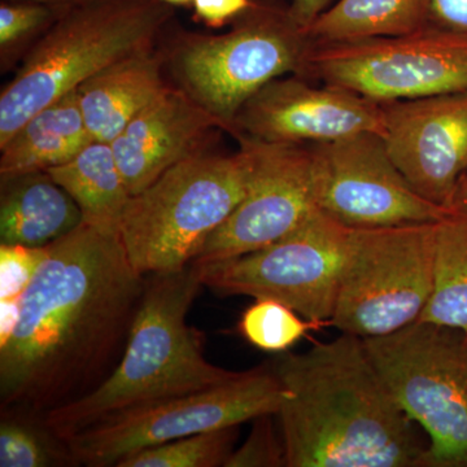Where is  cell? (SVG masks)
<instances>
[{
  "mask_svg": "<svg viewBox=\"0 0 467 467\" xmlns=\"http://www.w3.org/2000/svg\"><path fill=\"white\" fill-rule=\"evenodd\" d=\"M147 276L119 233L82 223L47 245L0 347V408L45 417L101 386L124 355Z\"/></svg>",
  "mask_w": 467,
  "mask_h": 467,
  "instance_id": "6da1fadb",
  "label": "cell"
},
{
  "mask_svg": "<svg viewBox=\"0 0 467 467\" xmlns=\"http://www.w3.org/2000/svg\"><path fill=\"white\" fill-rule=\"evenodd\" d=\"M287 396L276 417L287 467L425 466L427 444L399 407L364 339L342 333L272 364Z\"/></svg>",
  "mask_w": 467,
  "mask_h": 467,
  "instance_id": "7a4b0ae2",
  "label": "cell"
},
{
  "mask_svg": "<svg viewBox=\"0 0 467 467\" xmlns=\"http://www.w3.org/2000/svg\"><path fill=\"white\" fill-rule=\"evenodd\" d=\"M202 287L195 264L147 275L121 361L109 379L84 398L46 414V425L72 438L110 414L229 382L242 371L209 362L202 335L187 322Z\"/></svg>",
  "mask_w": 467,
  "mask_h": 467,
  "instance_id": "3957f363",
  "label": "cell"
},
{
  "mask_svg": "<svg viewBox=\"0 0 467 467\" xmlns=\"http://www.w3.org/2000/svg\"><path fill=\"white\" fill-rule=\"evenodd\" d=\"M173 16L159 0H91L64 11L0 92V146L100 70L156 48Z\"/></svg>",
  "mask_w": 467,
  "mask_h": 467,
  "instance_id": "277c9868",
  "label": "cell"
},
{
  "mask_svg": "<svg viewBox=\"0 0 467 467\" xmlns=\"http://www.w3.org/2000/svg\"><path fill=\"white\" fill-rule=\"evenodd\" d=\"M168 34L159 50L169 84L216 117L227 133L243 104L264 86L303 76L312 46L284 0H252L223 34L171 26Z\"/></svg>",
  "mask_w": 467,
  "mask_h": 467,
  "instance_id": "5b68a950",
  "label": "cell"
},
{
  "mask_svg": "<svg viewBox=\"0 0 467 467\" xmlns=\"http://www.w3.org/2000/svg\"><path fill=\"white\" fill-rule=\"evenodd\" d=\"M232 155L205 150L165 171L126 205L119 235L144 276L192 265L202 245L243 201L254 171L251 143Z\"/></svg>",
  "mask_w": 467,
  "mask_h": 467,
  "instance_id": "8992f818",
  "label": "cell"
},
{
  "mask_svg": "<svg viewBox=\"0 0 467 467\" xmlns=\"http://www.w3.org/2000/svg\"><path fill=\"white\" fill-rule=\"evenodd\" d=\"M364 343L399 407L429 438L425 466L467 467V334L416 321Z\"/></svg>",
  "mask_w": 467,
  "mask_h": 467,
  "instance_id": "52a82bcc",
  "label": "cell"
},
{
  "mask_svg": "<svg viewBox=\"0 0 467 467\" xmlns=\"http://www.w3.org/2000/svg\"><path fill=\"white\" fill-rule=\"evenodd\" d=\"M435 226L352 227L330 326L368 339L418 321L434 291Z\"/></svg>",
  "mask_w": 467,
  "mask_h": 467,
  "instance_id": "ba28073f",
  "label": "cell"
},
{
  "mask_svg": "<svg viewBox=\"0 0 467 467\" xmlns=\"http://www.w3.org/2000/svg\"><path fill=\"white\" fill-rule=\"evenodd\" d=\"M287 393L272 368H254L220 386L110 414L67 442L77 465L112 467L143 448L276 416Z\"/></svg>",
  "mask_w": 467,
  "mask_h": 467,
  "instance_id": "9c48e42d",
  "label": "cell"
},
{
  "mask_svg": "<svg viewBox=\"0 0 467 467\" xmlns=\"http://www.w3.org/2000/svg\"><path fill=\"white\" fill-rule=\"evenodd\" d=\"M303 78L379 104L467 91V34L429 24L402 36L312 43Z\"/></svg>",
  "mask_w": 467,
  "mask_h": 467,
  "instance_id": "30bf717a",
  "label": "cell"
},
{
  "mask_svg": "<svg viewBox=\"0 0 467 467\" xmlns=\"http://www.w3.org/2000/svg\"><path fill=\"white\" fill-rule=\"evenodd\" d=\"M352 227L316 211L296 230L261 250L195 264L202 285L225 296L281 301L309 321L331 325Z\"/></svg>",
  "mask_w": 467,
  "mask_h": 467,
  "instance_id": "8fae6325",
  "label": "cell"
},
{
  "mask_svg": "<svg viewBox=\"0 0 467 467\" xmlns=\"http://www.w3.org/2000/svg\"><path fill=\"white\" fill-rule=\"evenodd\" d=\"M319 211L353 229L438 223L451 214L420 196L392 161L382 135L312 144Z\"/></svg>",
  "mask_w": 467,
  "mask_h": 467,
  "instance_id": "7c38bea8",
  "label": "cell"
},
{
  "mask_svg": "<svg viewBox=\"0 0 467 467\" xmlns=\"http://www.w3.org/2000/svg\"><path fill=\"white\" fill-rule=\"evenodd\" d=\"M239 138L247 140L254 149L250 189L232 216L209 236L192 264L213 263L261 250L296 230L318 211L312 144Z\"/></svg>",
  "mask_w": 467,
  "mask_h": 467,
  "instance_id": "4fadbf2b",
  "label": "cell"
},
{
  "mask_svg": "<svg viewBox=\"0 0 467 467\" xmlns=\"http://www.w3.org/2000/svg\"><path fill=\"white\" fill-rule=\"evenodd\" d=\"M384 133L383 104L299 76L276 78L250 98L234 119V138L270 143L322 144Z\"/></svg>",
  "mask_w": 467,
  "mask_h": 467,
  "instance_id": "5bb4252c",
  "label": "cell"
},
{
  "mask_svg": "<svg viewBox=\"0 0 467 467\" xmlns=\"http://www.w3.org/2000/svg\"><path fill=\"white\" fill-rule=\"evenodd\" d=\"M392 161L427 201L454 209L467 171V91L383 104Z\"/></svg>",
  "mask_w": 467,
  "mask_h": 467,
  "instance_id": "9a60e30c",
  "label": "cell"
},
{
  "mask_svg": "<svg viewBox=\"0 0 467 467\" xmlns=\"http://www.w3.org/2000/svg\"><path fill=\"white\" fill-rule=\"evenodd\" d=\"M216 117L169 84L110 142L129 193L137 195L165 171L208 150Z\"/></svg>",
  "mask_w": 467,
  "mask_h": 467,
  "instance_id": "2e32d148",
  "label": "cell"
},
{
  "mask_svg": "<svg viewBox=\"0 0 467 467\" xmlns=\"http://www.w3.org/2000/svg\"><path fill=\"white\" fill-rule=\"evenodd\" d=\"M168 85L161 54L153 48L121 58L78 86L77 98L94 140L112 142Z\"/></svg>",
  "mask_w": 467,
  "mask_h": 467,
  "instance_id": "e0dca14e",
  "label": "cell"
},
{
  "mask_svg": "<svg viewBox=\"0 0 467 467\" xmlns=\"http://www.w3.org/2000/svg\"><path fill=\"white\" fill-rule=\"evenodd\" d=\"M82 223L75 199L47 171L2 180L0 244L46 247Z\"/></svg>",
  "mask_w": 467,
  "mask_h": 467,
  "instance_id": "ac0fdd59",
  "label": "cell"
},
{
  "mask_svg": "<svg viewBox=\"0 0 467 467\" xmlns=\"http://www.w3.org/2000/svg\"><path fill=\"white\" fill-rule=\"evenodd\" d=\"M92 142L77 90L69 92L36 112L0 146V180L60 167Z\"/></svg>",
  "mask_w": 467,
  "mask_h": 467,
  "instance_id": "d6986e66",
  "label": "cell"
},
{
  "mask_svg": "<svg viewBox=\"0 0 467 467\" xmlns=\"http://www.w3.org/2000/svg\"><path fill=\"white\" fill-rule=\"evenodd\" d=\"M77 202L84 223L119 233L131 195L109 143L94 140L67 164L47 171Z\"/></svg>",
  "mask_w": 467,
  "mask_h": 467,
  "instance_id": "ffe728a7",
  "label": "cell"
},
{
  "mask_svg": "<svg viewBox=\"0 0 467 467\" xmlns=\"http://www.w3.org/2000/svg\"><path fill=\"white\" fill-rule=\"evenodd\" d=\"M431 0H337L304 33L312 43L402 36L430 24Z\"/></svg>",
  "mask_w": 467,
  "mask_h": 467,
  "instance_id": "44dd1931",
  "label": "cell"
},
{
  "mask_svg": "<svg viewBox=\"0 0 467 467\" xmlns=\"http://www.w3.org/2000/svg\"><path fill=\"white\" fill-rule=\"evenodd\" d=\"M418 321L467 334V209L436 223L434 291Z\"/></svg>",
  "mask_w": 467,
  "mask_h": 467,
  "instance_id": "7402d4cb",
  "label": "cell"
},
{
  "mask_svg": "<svg viewBox=\"0 0 467 467\" xmlns=\"http://www.w3.org/2000/svg\"><path fill=\"white\" fill-rule=\"evenodd\" d=\"M69 445L46 425L45 418L20 410H2L0 466H76Z\"/></svg>",
  "mask_w": 467,
  "mask_h": 467,
  "instance_id": "603a6c76",
  "label": "cell"
},
{
  "mask_svg": "<svg viewBox=\"0 0 467 467\" xmlns=\"http://www.w3.org/2000/svg\"><path fill=\"white\" fill-rule=\"evenodd\" d=\"M238 436L239 426L184 436L128 454L116 467L225 466Z\"/></svg>",
  "mask_w": 467,
  "mask_h": 467,
  "instance_id": "cb8c5ba5",
  "label": "cell"
},
{
  "mask_svg": "<svg viewBox=\"0 0 467 467\" xmlns=\"http://www.w3.org/2000/svg\"><path fill=\"white\" fill-rule=\"evenodd\" d=\"M324 324L309 321L281 301L254 299L243 312L239 333L252 346L265 352L284 353L300 342L310 330Z\"/></svg>",
  "mask_w": 467,
  "mask_h": 467,
  "instance_id": "d4e9b609",
  "label": "cell"
},
{
  "mask_svg": "<svg viewBox=\"0 0 467 467\" xmlns=\"http://www.w3.org/2000/svg\"><path fill=\"white\" fill-rule=\"evenodd\" d=\"M64 11L30 0L0 3V67L2 73L20 66L36 43Z\"/></svg>",
  "mask_w": 467,
  "mask_h": 467,
  "instance_id": "484cf974",
  "label": "cell"
},
{
  "mask_svg": "<svg viewBox=\"0 0 467 467\" xmlns=\"http://www.w3.org/2000/svg\"><path fill=\"white\" fill-rule=\"evenodd\" d=\"M275 414H265L252 420V430L241 447L234 450L225 467L287 466V456L281 430L276 431Z\"/></svg>",
  "mask_w": 467,
  "mask_h": 467,
  "instance_id": "4316f807",
  "label": "cell"
},
{
  "mask_svg": "<svg viewBox=\"0 0 467 467\" xmlns=\"http://www.w3.org/2000/svg\"><path fill=\"white\" fill-rule=\"evenodd\" d=\"M46 256L47 245L0 244V300L20 299Z\"/></svg>",
  "mask_w": 467,
  "mask_h": 467,
  "instance_id": "83f0119b",
  "label": "cell"
},
{
  "mask_svg": "<svg viewBox=\"0 0 467 467\" xmlns=\"http://www.w3.org/2000/svg\"><path fill=\"white\" fill-rule=\"evenodd\" d=\"M252 0H192L193 18L209 29L230 26L251 7Z\"/></svg>",
  "mask_w": 467,
  "mask_h": 467,
  "instance_id": "f1b7e54d",
  "label": "cell"
},
{
  "mask_svg": "<svg viewBox=\"0 0 467 467\" xmlns=\"http://www.w3.org/2000/svg\"><path fill=\"white\" fill-rule=\"evenodd\" d=\"M430 24L467 34V0H431Z\"/></svg>",
  "mask_w": 467,
  "mask_h": 467,
  "instance_id": "f546056e",
  "label": "cell"
},
{
  "mask_svg": "<svg viewBox=\"0 0 467 467\" xmlns=\"http://www.w3.org/2000/svg\"><path fill=\"white\" fill-rule=\"evenodd\" d=\"M337 0H292L288 8L292 20L306 30Z\"/></svg>",
  "mask_w": 467,
  "mask_h": 467,
  "instance_id": "4dcf8cb0",
  "label": "cell"
},
{
  "mask_svg": "<svg viewBox=\"0 0 467 467\" xmlns=\"http://www.w3.org/2000/svg\"><path fill=\"white\" fill-rule=\"evenodd\" d=\"M20 315L21 297L0 300V347L11 339L20 321Z\"/></svg>",
  "mask_w": 467,
  "mask_h": 467,
  "instance_id": "1f68e13d",
  "label": "cell"
},
{
  "mask_svg": "<svg viewBox=\"0 0 467 467\" xmlns=\"http://www.w3.org/2000/svg\"><path fill=\"white\" fill-rule=\"evenodd\" d=\"M30 2L43 3V5H51V7L60 9V11H67V9L85 5V3L91 2V0H30Z\"/></svg>",
  "mask_w": 467,
  "mask_h": 467,
  "instance_id": "d6a6232c",
  "label": "cell"
},
{
  "mask_svg": "<svg viewBox=\"0 0 467 467\" xmlns=\"http://www.w3.org/2000/svg\"><path fill=\"white\" fill-rule=\"evenodd\" d=\"M454 209H467V171L461 181L459 190H457Z\"/></svg>",
  "mask_w": 467,
  "mask_h": 467,
  "instance_id": "836d02e7",
  "label": "cell"
},
{
  "mask_svg": "<svg viewBox=\"0 0 467 467\" xmlns=\"http://www.w3.org/2000/svg\"><path fill=\"white\" fill-rule=\"evenodd\" d=\"M159 2L171 5V7H189V5H192V0H159Z\"/></svg>",
  "mask_w": 467,
  "mask_h": 467,
  "instance_id": "e575fe53",
  "label": "cell"
}]
</instances>
